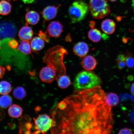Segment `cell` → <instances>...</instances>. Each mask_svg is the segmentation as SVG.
I'll return each mask as SVG.
<instances>
[{
	"label": "cell",
	"instance_id": "obj_37",
	"mask_svg": "<svg viewBox=\"0 0 134 134\" xmlns=\"http://www.w3.org/2000/svg\"><path fill=\"white\" fill-rule=\"evenodd\" d=\"M1 39H0V48H1Z\"/></svg>",
	"mask_w": 134,
	"mask_h": 134
},
{
	"label": "cell",
	"instance_id": "obj_29",
	"mask_svg": "<svg viewBox=\"0 0 134 134\" xmlns=\"http://www.w3.org/2000/svg\"><path fill=\"white\" fill-rule=\"evenodd\" d=\"M132 131L128 128H125L121 129L119 131L118 134H133Z\"/></svg>",
	"mask_w": 134,
	"mask_h": 134
},
{
	"label": "cell",
	"instance_id": "obj_17",
	"mask_svg": "<svg viewBox=\"0 0 134 134\" xmlns=\"http://www.w3.org/2000/svg\"><path fill=\"white\" fill-rule=\"evenodd\" d=\"M57 80L58 86L62 89L68 88L71 84L70 79L65 74L61 75L57 79Z\"/></svg>",
	"mask_w": 134,
	"mask_h": 134
},
{
	"label": "cell",
	"instance_id": "obj_8",
	"mask_svg": "<svg viewBox=\"0 0 134 134\" xmlns=\"http://www.w3.org/2000/svg\"><path fill=\"white\" fill-rule=\"evenodd\" d=\"M47 31L49 37L58 38L63 32V26L58 21H52L48 25Z\"/></svg>",
	"mask_w": 134,
	"mask_h": 134
},
{
	"label": "cell",
	"instance_id": "obj_30",
	"mask_svg": "<svg viewBox=\"0 0 134 134\" xmlns=\"http://www.w3.org/2000/svg\"><path fill=\"white\" fill-rule=\"evenodd\" d=\"M5 68L4 67L0 65V79L3 78L5 74Z\"/></svg>",
	"mask_w": 134,
	"mask_h": 134
},
{
	"label": "cell",
	"instance_id": "obj_24",
	"mask_svg": "<svg viewBox=\"0 0 134 134\" xmlns=\"http://www.w3.org/2000/svg\"><path fill=\"white\" fill-rule=\"evenodd\" d=\"M13 96L17 99H23L26 97V93L25 88L21 86H18L15 88L13 91Z\"/></svg>",
	"mask_w": 134,
	"mask_h": 134
},
{
	"label": "cell",
	"instance_id": "obj_3",
	"mask_svg": "<svg viewBox=\"0 0 134 134\" xmlns=\"http://www.w3.org/2000/svg\"><path fill=\"white\" fill-rule=\"evenodd\" d=\"M102 83L100 77L90 71H83L77 75L74 82V86L77 90H84L100 85Z\"/></svg>",
	"mask_w": 134,
	"mask_h": 134
},
{
	"label": "cell",
	"instance_id": "obj_22",
	"mask_svg": "<svg viewBox=\"0 0 134 134\" xmlns=\"http://www.w3.org/2000/svg\"><path fill=\"white\" fill-rule=\"evenodd\" d=\"M17 49L26 55H29L31 53V48L29 42L22 41L18 47Z\"/></svg>",
	"mask_w": 134,
	"mask_h": 134
},
{
	"label": "cell",
	"instance_id": "obj_14",
	"mask_svg": "<svg viewBox=\"0 0 134 134\" xmlns=\"http://www.w3.org/2000/svg\"><path fill=\"white\" fill-rule=\"evenodd\" d=\"M25 19L28 24L35 25L37 24L40 20L39 14L36 12L30 11L28 12L25 15Z\"/></svg>",
	"mask_w": 134,
	"mask_h": 134
},
{
	"label": "cell",
	"instance_id": "obj_10",
	"mask_svg": "<svg viewBox=\"0 0 134 134\" xmlns=\"http://www.w3.org/2000/svg\"><path fill=\"white\" fill-rule=\"evenodd\" d=\"M59 7V6H49L45 8L41 13L45 20L49 21L55 18Z\"/></svg>",
	"mask_w": 134,
	"mask_h": 134
},
{
	"label": "cell",
	"instance_id": "obj_34",
	"mask_svg": "<svg viewBox=\"0 0 134 134\" xmlns=\"http://www.w3.org/2000/svg\"><path fill=\"white\" fill-rule=\"evenodd\" d=\"M131 91L132 94L134 95V83L131 85Z\"/></svg>",
	"mask_w": 134,
	"mask_h": 134
},
{
	"label": "cell",
	"instance_id": "obj_31",
	"mask_svg": "<svg viewBox=\"0 0 134 134\" xmlns=\"http://www.w3.org/2000/svg\"><path fill=\"white\" fill-rule=\"evenodd\" d=\"M5 114L4 110L0 107V121H2L5 118Z\"/></svg>",
	"mask_w": 134,
	"mask_h": 134
},
{
	"label": "cell",
	"instance_id": "obj_18",
	"mask_svg": "<svg viewBox=\"0 0 134 134\" xmlns=\"http://www.w3.org/2000/svg\"><path fill=\"white\" fill-rule=\"evenodd\" d=\"M105 101L108 105L113 107L118 104L119 98L117 95L115 93H110L106 95Z\"/></svg>",
	"mask_w": 134,
	"mask_h": 134
},
{
	"label": "cell",
	"instance_id": "obj_7",
	"mask_svg": "<svg viewBox=\"0 0 134 134\" xmlns=\"http://www.w3.org/2000/svg\"><path fill=\"white\" fill-rule=\"evenodd\" d=\"M56 71L49 66L43 67L40 71V78L44 82L51 83L56 79Z\"/></svg>",
	"mask_w": 134,
	"mask_h": 134
},
{
	"label": "cell",
	"instance_id": "obj_26",
	"mask_svg": "<svg viewBox=\"0 0 134 134\" xmlns=\"http://www.w3.org/2000/svg\"><path fill=\"white\" fill-rule=\"evenodd\" d=\"M126 63L129 68H132L134 67V58L131 56H128L126 57Z\"/></svg>",
	"mask_w": 134,
	"mask_h": 134
},
{
	"label": "cell",
	"instance_id": "obj_15",
	"mask_svg": "<svg viewBox=\"0 0 134 134\" xmlns=\"http://www.w3.org/2000/svg\"><path fill=\"white\" fill-rule=\"evenodd\" d=\"M23 110L19 105L14 104L9 107L8 110V114L12 118H19L22 114Z\"/></svg>",
	"mask_w": 134,
	"mask_h": 134
},
{
	"label": "cell",
	"instance_id": "obj_36",
	"mask_svg": "<svg viewBox=\"0 0 134 134\" xmlns=\"http://www.w3.org/2000/svg\"><path fill=\"white\" fill-rule=\"evenodd\" d=\"M110 1L112 2H115L117 1V0H110Z\"/></svg>",
	"mask_w": 134,
	"mask_h": 134
},
{
	"label": "cell",
	"instance_id": "obj_1",
	"mask_svg": "<svg viewBox=\"0 0 134 134\" xmlns=\"http://www.w3.org/2000/svg\"><path fill=\"white\" fill-rule=\"evenodd\" d=\"M100 85L77 90L52 112V134H108L113 131L112 107Z\"/></svg>",
	"mask_w": 134,
	"mask_h": 134
},
{
	"label": "cell",
	"instance_id": "obj_33",
	"mask_svg": "<svg viewBox=\"0 0 134 134\" xmlns=\"http://www.w3.org/2000/svg\"><path fill=\"white\" fill-rule=\"evenodd\" d=\"M95 23L94 21H91L90 23V27L93 29L95 26Z\"/></svg>",
	"mask_w": 134,
	"mask_h": 134
},
{
	"label": "cell",
	"instance_id": "obj_12",
	"mask_svg": "<svg viewBox=\"0 0 134 134\" xmlns=\"http://www.w3.org/2000/svg\"><path fill=\"white\" fill-rule=\"evenodd\" d=\"M18 35L21 41L29 42L32 39L34 33L31 27L26 25L21 28L18 32Z\"/></svg>",
	"mask_w": 134,
	"mask_h": 134
},
{
	"label": "cell",
	"instance_id": "obj_21",
	"mask_svg": "<svg viewBox=\"0 0 134 134\" xmlns=\"http://www.w3.org/2000/svg\"><path fill=\"white\" fill-rule=\"evenodd\" d=\"M11 5L9 3L4 0L0 1V14L7 15L10 13Z\"/></svg>",
	"mask_w": 134,
	"mask_h": 134
},
{
	"label": "cell",
	"instance_id": "obj_19",
	"mask_svg": "<svg viewBox=\"0 0 134 134\" xmlns=\"http://www.w3.org/2000/svg\"><path fill=\"white\" fill-rule=\"evenodd\" d=\"M88 37L94 42H98L101 39L102 34L99 30L93 28L89 32Z\"/></svg>",
	"mask_w": 134,
	"mask_h": 134
},
{
	"label": "cell",
	"instance_id": "obj_6",
	"mask_svg": "<svg viewBox=\"0 0 134 134\" xmlns=\"http://www.w3.org/2000/svg\"><path fill=\"white\" fill-rule=\"evenodd\" d=\"M33 119L36 131L33 133H46L53 126V119L46 114L40 115L37 118Z\"/></svg>",
	"mask_w": 134,
	"mask_h": 134
},
{
	"label": "cell",
	"instance_id": "obj_4",
	"mask_svg": "<svg viewBox=\"0 0 134 134\" xmlns=\"http://www.w3.org/2000/svg\"><path fill=\"white\" fill-rule=\"evenodd\" d=\"M89 11L87 4L84 2L78 0L75 1L70 6L68 14L72 23L83 20L86 17Z\"/></svg>",
	"mask_w": 134,
	"mask_h": 134
},
{
	"label": "cell",
	"instance_id": "obj_16",
	"mask_svg": "<svg viewBox=\"0 0 134 134\" xmlns=\"http://www.w3.org/2000/svg\"><path fill=\"white\" fill-rule=\"evenodd\" d=\"M30 45L31 49L34 51H39L44 48V42L38 37H36L31 40Z\"/></svg>",
	"mask_w": 134,
	"mask_h": 134
},
{
	"label": "cell",
	"instance_id": "obj_20",
	"mask_svg": "<svg viewBox=\"0 0 134 134\" xmlns=\"http://www.w3.org/2000/svg\"><path fill=\"white\" fill-rule=\"evenodd\" d=\"M13 99L10 95H3L0 97V107L3 109L7 108L12 104Z\"/></svg>",
	"mask_w": 134,
	"mask_h": 134
},
{
	"label": "cell",
	"instance_id": "obj_11",
	"mask_svg": "<svg viewBox=\"0 0 134 134\" xmlns=\"http://www.w3.org/2000/svg\"><path fill=\"white\" fill-rule=\"evenodd\" d=\"M82 66L86 71H91L96 68L97 62L95 58L91 55L84 57L81 62Z\"/></svg>",
	"mask_w": 134,
	"mask_h": 134
},
{
	"label": "cell",
	"instance_id": "obj_5",
	"mask_svg": "<svg viewBox=\"0 0 134 134\" xmlns=\"http://www.w3.org/2000/svg\"><path fill=\"white\" fill-rule=\"evenodd\" d=\"M90 14L93 18L102 19L109 14L110 10L107 0H90Z\"/></svg>",
	"mask_w": 134,
	"mask_h": 134
},
{
	"label": "cell",
	"instance_id": "obj_25",
	"mask_svg": "<svg viewBox=\"0 0 134 134\" xmlns=\"http://www.w3.org/2000/svg\"><path fill=\"white\" fill-rule=\"evenodd\" d=\"M117 64L119 69L121 70L124 68L126 65V57L124 55L120 54L117 57Z\"/></svg>",
	"mask_w": 134,
	"mask_h": 134
},
{
	"label": "cell",
	"instance_id": "obj_27",
	"mask_svg": "<svg viewBox=\"0 0 134 134\" xmlns=\"http://www.w3.org/2000/svg\"><path fill=\"white\" fill-rule=\"evenodd\" d=\"M38 35L39 37L41 39L46 41V43L49 42V36L47 35V32L41 31H39Z\"/></svg>",
	"mask_w": 134,
	"mask_h": 134
},
{
	"label": "cell",
	"instance_id": "obj_9",
	"mask_svg": "<svg viewBox=\"0 0 134 134\" xmlns=\"http://www.w3.org/2000/svg\"><path fill=\"white\" fill-rule=\"evenodd\" d=\"M73 51L75 54L80 58L84 57L87 54L89 51L88 46L86 43L80 42L74 46Z\"/></svg>",
	"mask_w": 134,
	"mask_h": 134
},
{
	"label": "cell",
	"instance_id": "obj_23",
	"mask_svg": "<svg viewBox=\"0 0 134 134\" xmlns=\"http://www.w3.org/2000/svg\"><path fill=\"white\" fill-rule=\"evenodd\" d=\"M12 90L11 85L9 82L3 80L0 82V94H8Z\"/></svg>",
	"mask_w": 134,
	"mask_h": 134
},
{
	"label": "cell",
	"instance_id": "obj_13",
	"mask_svg": "<svg viewBox=\"0 0 134 134\" xmlns=\"http://www.w3.org/2000/svg\"><path fill=\"white\" fill-rule=\"evenodd\" d=\"M116 25L113 20L107 19L104 20L101 24V28L105 34L111 35L115 31Z\"/></svg>",
	"mask_w": 134,
	"mask_h": 134
},
{
	"label": "cell",
	"instance_id": "obj_32",
	"mask_svg": "<svg viewBox=\"0 0 134 134\" xmlns=\"http://www.w3.org/2000/svg\"><path fill=\"white\" fill-rule=\"evenodd\" d=\"M21 1L25 4H30L33 3L35 0H21Z\"/></svg>",
	"mask_w": 134,
	"mask_h": 134
},
{
	"label": "cell",
	"instance_id": "obj_2",
	"mask_svg": "<svg viewBox=\"0 0 134 134\" xmlns=\"http://www.w3.org/2000/svg\"><path fill=\"white\" fill-rule=\"evenodd\" d=\"M68 53V51L63 47L57 46L48 50L44 55L43 61L55 70L56 73V80L61 75L66 74V69L63 59Z\"/></svg>",
	"mask_w": 134,
	"mask_h": 134
},
{
	"label": "cell",
	"instance_id": "obj_35",
	"mask_svg": "<svg viewBox=\"0 0 134 134\" xmlns=\"http://www.w3.org/2000/svg\"><path fill=\"white\" fill-rule=\"evenodd\" d=\"M132 6L134 12V0H132Z\"/></svg>",
	"mask_w": 134,
	"mask_h": 134
},
{
	"label": "cell",
	"instance_id": "obj_28",
	"mask_svg": "<svg viewBox=\"0 0 134 134\" xmlns=\"http://www.w3.org/2000/svg\"><path fill=\"white\" fill-rule=\"evenodd\" d=\"M8 44L10 47L13 48V49L17 48L19 46L18 41L14 39L10 40L8 42Z\"/></svg>",
	"mask_w": 134,
	"mask_h": 134
}]
</instances>
